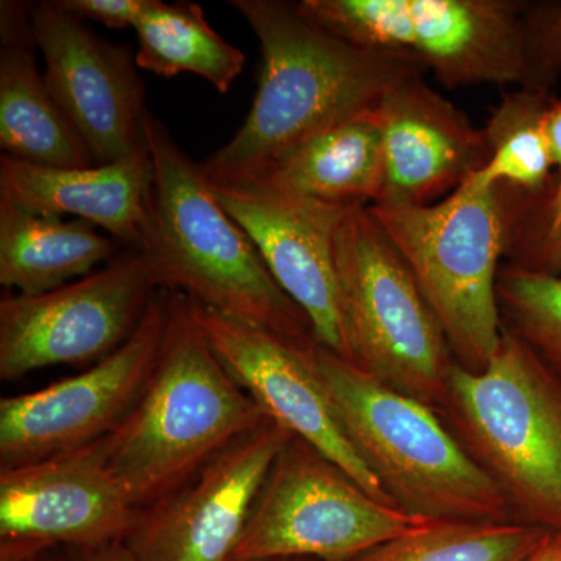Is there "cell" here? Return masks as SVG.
I'll list each match as a JSON object with an SVG mask.
<instances>
[{"label":"cell","instance_id":"6da1fadb","mask_svg":"<svg viewBox=\"0 0 561 561\" xmlns=\"http://www.w3.org/2000/svg\"><path fill=\"white\" fill-rule=\"evenodd\" d=\"M230 5L260 41L262 65L242 127L202 162L209 183L247 179L295 144L375 111L394 83L424 72L324 32L295 3L231 0Z\"/></svg>","mask_w":561,"mask_h":561},{"label":"cell","instance_id":"7a4b0ae2","mask_svg":"<svg viewBox=\"0 0 561 561\" xmlns=\"http://www.w3.org/2000/svg\"><path fill=\"white\" fill-rule=\"evenodd\" d=\"M144 138L153 161L149 254L161 290L311 348V321L280 289L241 225L217 201L202 162L180 149L147 111Z\"/></svg>","mask_w":561,"mask_h":561},{"label":"cell","instance_id":"3957f363","mask_svg":"<svg viewBox=\"0 0 561 561\" xmlns=\"http://www.w3.org/2000/svg\"><path fill=\"white\" fill-rule=\"evenodd\" d=\"M169 295L168 330L149 382L106 435L111 470L140 511L271 421L210 348L191 301Z\"/></svg>","mask_w":561,"mask_h":561},{"label":"cell","instance_id":"277c9868","mask_svg":"<svg viewBox=\"0 0 561 561\" xmlns=\"http://www.w3.org/2000/svg\"><path fill=\"white\" fill-rule=\"evenodd\" d=\"M540 202L470 176L432 205L368 206L440 321L454 359L467 370H482L500 348V261Z\"/></svg>","mask_w":561,"mask_h":561},{"label":"cell","instance_id":"5b68a950","mask_svg":"<svg viewBox=\"0 0 561 561\" xmlns=\"http://www.w3.org/2000/svg\"><path fill=\"white\" fill-rule=\"evenodd\" d=\"M311 359L351 445L398 508L430 522H515L496 483L434 409L319 343Z\"/></svg>","mask_w":561,"mask_h":561},{"label":"cell","instance_id":"8992f818","mask_svg":"<svg viewBox=\"0 0 561 561\" xmlns=\"http://www.w3.org/2000/svg\"><path fill=\"white\" fill-rule=\"evenodd\" d=\"M438 415L511 504L561 534V379L512 332L485 368L454 362Z\"/></svg>","mask_w":561,"mask_h":561},{"label":"cell","instance_id":"52a82bcc","mask_svg":"<svg viewBox=\"0 0 561 561\" xmlns=\"http://www.w3.org/2000/svg\"><path fill=\"white\" fill-rule=\"evenodd\" d=\"M351 362L440 412L453 351L440 321L368 206L346 210L334 239Z\"/></svg>","mask_w":561,"mask_h":561},{"label":"cell","instance_id":"ba28073f","mask_svg":"<svg viewBox=\"0 0 561 561\" xmlns=\"http://www.w3.org/2000/svg\"><path fill=\"white\" fill-rule=\"evenodd\" d=\"M295 7L346 43L432 70L446 88L526 80V2L301 0Z\"/></svg>","mask_w":561,"mask_h":561},{"label":"cell","instance_id":"9c48e42d","mask_svg":"<svg viewBox=\"0 0 561 561\" xmlns=\"http://www.w3.org/2000/svg\"><path fill=\"white\" fill-rule=\"evenodd\" d=\"M431 523L376 500L334 461L291 437L265 479L232 561L348 559Z\"/></svg>","mask_w":561,"mask_h":561},{"label":"cell","instance_id":"30bf717a","mask_svg":"<svg viewBox=\"0 0 561 561\" xmlns=\"http://www.w3.org/2000/svg\"><path fill=\"white\" fill-rule=\"evenodd\" d=\"M161 290L149 254L125 247L108 264L41 295L0 298V379L54 365H94L135 334Z\"/></svg>","mask_w":561,"mask_h":561},{"label":"cell","instance_id":"8fae6325","mask_svg":"<svg viewBox=\"0 0 561 561\" xmlns=\"http://www.w3.org/2000/svg\"><path fill=\"white\" fill-rule=\"evenodd\" d=\"M160 290L135 334L88 370L0 400V470L73 451L105 438L146 389L169 321Z\"/></svg>","mask_w":561,"mask_h":561},{"label":"cell","instance_id":"7c38bea8","mask_svg":"<svg viewBox=\"0 0 561 561\" xmlns=\"http://www.w3.org/2000/svg\"><path fill=\"white\" fill-rule=\"evenodd\" d=\"M142 511L111 470L106 437L0 470V561L127 541Z\"/></svg>","mask_w":561,"mask_h":561},{"label":"cell","instance_id":"4fadbf2b","mask_svg":"<svg viewBox=\"0 0 561 561\" xmlns=\"http://www.w3.org/2000/svg\"><path fill=\"white\" fill-rule=\"evenodd\" d=\"M291 437L267 421L144 508L127 540L136 561H232L265 479Z\"/></svg>","mask_w":561,"mask_h":561},{"label":"cell","instance_id":"5bb4252c","mask_svg":"<svg viewBox=\"0 0 561 561\" xmlns=\"http://www.w3.org/2000/svg\"><path fill=\"white\" fill-rule=\"evenodd\" d=\"M32 21L47 88L95 164L139 149L149 110L131 51L102 38L55 0L33 3Z\"/></svg>","mask_w":561,"mask_h":561},{"label":"cell","instance_id":"9a60e30c","mask_svg":"<svg viewBox=\"0 0 561 561\" xmlns=\"http://www.w3.org/2000/svg\"><path fill=\"white\" fill-rule=\"evenodd\" d=\"M209 184L249 234L273 279L311 321L316 342L351 362L334 260L335 231L348 209L257 181Z\"/></svg>","mask_w":561,"mask_h":561},{"label":"cell","instance_id":"2e32d148","mask_svg":"<svg viewBox=\"0 0 561 561\" xmlns=\"http://www.w3.org/2000/svg\"><path fill=\"white\" fill-rule=\"evenodd\" d=\"M190 301L210 348L268 419L339 465L376 500L394 505L351 445L332 409L313 370L311 350L316 343L300 348L261 328Z\"/></svg>","mask_w":561,"mask_h":561},{"label":"cell","instance_id":"e0dca14e","mask_svg":"<svg viewBox=\"0 0 561 561\" xmlns=\"http://www.w3.org/2000/svg\"><path fill=\"white\" fill-rule=\"evenodd\" d=\"M383 190L375 205L424 206L451 195L489 161L485 133L448 99L432 90L423 72L383 94Z\"/></svg>","mask_w":561,"mask_h":561},{"label":"cell","instance_id":"ac0fdd59","mask_svg":"<svg viewBox=\"0 0 561 561\" xmlns=\"http://www.w3.org/2000/svg\"><path fill=\"white\" fill-rule=\"evenodd\" d=\"M151 186L153 161L146 140L127 157L91 168L0 158V201L43 216L68 214L90 221L133 249L142 250L146 242Z\"/></svg>","mask_w":561,"mask_h":561},{"label":"cell","instance_id":"d6986e66","mask_svg":"<svg viewBox=\"0 0 561 561\" xmlns=\"http://www.w3.org/2000/svg\"><path fill=\"white\" fill-rule=\"evenodd\" d=\"M33 3L0 2V147L14 160L91 168L90 150L51 98L36 62Z\"/></svg>","mask_w":561,"mask_h":561},{"label":"cell","instance_id":"ffe728a7","mask_svg":"<svg viewBox=\"0 0 561 561\" xmlns=\"http://www.w3.org/2000/svg\"><path fill=\"white\" fill-rule=\"evenodd\" d=\"M245 180L339 208L375 205L383 190L378 113L368 111L295 144L239 181Z\"/></svg>","mask_w":561,"mask_h":561},{"label":"cell","instance_id":"44dd1931","mask_svg":"<svg viewBox=\"0 0 561 561\" xmlns=\"http://www.w3.org/2000/svg\"><path fill=\"white\" fill-rule=\"evenodd\" d=\"M95 228L0 201V284L20 295H41L91 275L125 249Z\"/></svg>","mask_w":561,"mask_h":561},{"label":"cell","instance_id":"7402d4cb","mask_svg":"<svg viewBox=\"0 0 561 561\" xmlns=\"http://www.w3.org/2000/svg\"><path fill=\"white\" fill-rule=\"evenodd\" d=\"M133 31L138 68L165 79L194 73L227 94L245 66V55L210 27L198 3L150 0Z\"/></svg>","mask_w":561,"mask_h":561},{"label":"cell","instance_id":"603a6c76","mask_svg":"<svg viewBox=\"0 0 561 561\" xmlns=\"http://www.w3.org/2000/svg\"><path fill=\"white\" fill-rule=\"evenodd\" d=\"M549 102L551 95L526 88L504 95L483 128L490 157L472 175L479 183L501 184L537 201L551 195L553 162L546 133Z\"/></svg>","mask_w":561,"mask_h":561},{"label":"cell","instance_id":"cb8c5ba5","mask_svg":"<svg viewBox=\"0 0 561 561\" xmlns=\"http://www.w3.org/2000/svg\"><path fill=\"white\" fill-rule=\"evenodd\" d=\"M548 534L518 522H434L334 561H527Z\"/></svg>","mask_w":561,"mask_h":561},{"label":"cell","instance_id":"d4e9b609","mask_svg":"<svg viewBox=\"0 0 561 561\" xmlns=\"http://www.w3.org/2000/svg\"><path fill=\"white\" fill-rule=\"evenodd\" d=\"M497 302L504 330L561 379V275L505 265L497 276Z\"/></svg>","mask_w":561,"mask_h":561},{"label":"cell","instance_id":"484cf974","mask_svg":"<svg viewBox=\"0 0 561 561\" xmlns=\"http://www.w3.org/2000/svg\"><path fill=\"white\" fill-rule=\"evenodd\" d=\"M527 76L522 88L549 94L561 76V2L527 3Z\"/></svg>","mask_w":561,"mask_h":561},{"label":"cell","instance_id":"4316f807","mask_svg":"<svg viewBox=\"0 0 561 561\" xmlns=\"http://www.w3.org/2000/svg\"><path fill=\"white\" fill-rule=\"evenodd\" d=\"M511 253L513 264L561 275V203L552 208L538 203L516 230Z\"/></svg>","mask_w":561,"mask_h":561},{"label":"cell","instance_id":"83f0119b","mask_svg":"<svg viewBox=\"0 0 561 561\" xmlns=\"http://www.w3.org/2000/svg\"><path fill=\"white\" fill-rule=\"evenodd\" d=\"M150 0H55L66 13L110 28H133Z\"/></svg>","mask_w":561,"mask_h":561},{"label":"cell","instance_id":"f1b7e54d","mask_svg":"<svg viewBox=\"0 0 561 561\" xmlns=\"http://www.w3.org/2000/svg\"><path fill=\"white\" fill-rule=\"evenodd\" d=\"M546 133L551 147L553 168L557 169V180L553 181L551 195L542 201V205L552 208L561 203V101L559 99L551 98L549 102L546 111Z\"/></svg>","mask_w":561,"mask_h":561},{"label":"cell","instance_id":"f546056e","mask_svg":"<svg viewBox=\"0 0 561 561\" xmlns=\"http://www.w3.org/2000/svg\"><path fill=\"white\" fill-rule=\"evenodd\" d=\"M72 559L69 561H136L127 541L111 542L90 549H70Z\"/></svg>","mask_w":561,"mask_h":561},{"label":"cell","instance_id":"4dcf8cb0","mask_svg":"<svg viewBox=\"0 0 561 561\" xmlns=\"http://www.w3.org/2000/svg\"><path fill=\"white\" fill-rule=\"evenodd\" d=\"M527 561H561V534L549 531Z\"/></svg>","mask_w":561,"mask_h":561},{"label":"cell","instance_id":"1f68e13d","mask_svg":"<svg viewBox=\"0 0 561 561\" xmlns=\"http://www.w3.org/2000/svg\"><path fill=\"white\" fill-rule=\"evenodd\" d=\"M33 561H69V560L61 559V557L57 556V553H55V551H51V552L44 553V556H41V557H38V559L33 560Z\"/></svg>","mask_w":561,"mask_h":561}]
</instances>
